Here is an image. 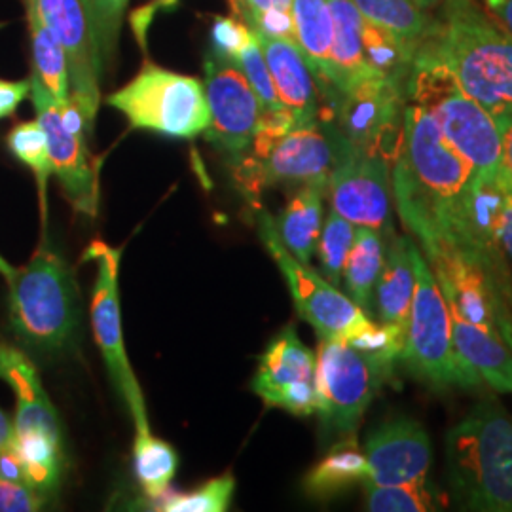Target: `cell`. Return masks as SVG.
Masks as SVG:
<instances>
[{
    "instance_id": "23",
    "label": "cell",
    "mask_w": 512,
    "mask_h": 512,
    "mask_svg": "<svg viewBox=\"0 0 512 512\" xmlns=\"http://www.w3.org/2000/svg\"><path fill=\"white\" fill-rule=\"evenodd\" d=\"M332 8V46H330L329 84L325 95L330 103L348 92L357 82L368 76H380L366 65L363 52L361 25L363 16L355 8L353 0H330Z\"/></svg>"
},
{
    "instance_id": "12",
    "label": "cell",
    "mask_w": 512,
    "mask_h": 512,
    "mask_svg": "<svg viewBox=\"0 0 512 512\" xmlns=\"http://www.w3.org/2000/svg\"><path fill=\"white\" fill-rule=\"evenodd\" d=\"M334 162L327 194L332 209L355 226L393 234L391 224V162L348 143L336 128H330Z\"/></svg>"
},
{
    "instance_id": "17",
    "label": "cell",
    "mask_w": 512,
    "mask_h": 512,
    "mask_svg": "<svg viewBox=\"0 0 512 512\" xmlns=\"http://www.w3.org/2000/svg\"><path fill=\"white\" fill-rule=\"evenodd\" d=\"M31 99L37 110V120L46 131L54 175L63 188L65 198L73 205L76 213L93 219L97 215L99 186L97 173L90 162L88 143L76 139L63 126L57 101L35 73L31 74Z\"/></svg>"
},
{
    "instance_id": "21",
    "label": "cell",
    "mask_w": 512,
    "mask_h": 512,
    "mask_svg": "<svg viewBox=\"0 0 512 512\" xmlns=\"http://www.w3.org/2000/svg\"><path fill=\"white\" fill-rule=\"evenodd\" d=\"M450 319L459 359L475 372L482 384L497 393H512V349L501 332L471 321L456 310H450Z\"/></svg>"
},
{
    "instance_id": "34",
    "label": "cell",
    "mask_w": 512,
    "mask_h": 512,
    "mask_svg": "<svg viewBox=\"0 0 512 512\" xmlns=\"http://www.w3.org/2000/svg\"><path fill=\"white\" fill-rule=\"evenodd\" d=\"M366 509L372 512H429L444 505L439 488L427 478L393 486H365Z\"/></svg>"
},
{
    "instance_id": "44",
    "label": "cell",
    "mask_w": 512,
    "mask_h": 512,
    "mask_svg": "<svg viewBox=\"0 0 512 512\" xmlns=\"http://www.w3.org/2000/svg\"><path fill=\"white\" fill-rule=\"evenodd\" d=\"M0 478L25 484V473H23L21 459H19L16 450L12 446H8L0 452Z\"/></svg>"
},
{
    "instance_id": "19",
    "label": "cell",
    "mask_w": 512,
    "mask_h": 512,
    "mask_svg": "<svg viewBox=\"0 0 512 512\" xmlns=\"http://www.w3.org/2000/svg\"><path fill=\"white\" fill-rule=\"evenodd\" d=\"M0 380L16 395V433L40 431L63 440L57 410L40 382L37 366L23 349L0 342Z\"/></svg>"
},
{
    "instance_id": "38",
    "label": "cell",
    "mask_w": 512,
    "mask_h": 512,
    "mask_svg": "<svg viewBox=\"0 0 512 512\" xmlns=\"http://www.w3.org/2000/svg\"><path fill=\"white\" fill-rule=\"evenodd\" d=\"M128 0H90V21L103 63L116 50Z\"/></svg>"
},
{
    "instance_id": "36",
    "label": "cell",
    "mask_w": 512,
    "mask_h": 512,
    "mask_svg": "<svg viewBox=\"0 0 512 512\" xmlns=\"http://www.w3.org/2000/svg\"><path fill=\"white\" fill-rule=\"evenodd\" d=\"M236 492V478L222 475L205 482L190 494H169L152 499L154 511L162 512H224L228 511Z\"/></svg>"
},
{
    "instance_id": "22",
    "label": "cell",
    "mask_w": 512,
    "mask_h": 512,
    "mask_svg": "<svg viewBox=\"0 0 512 512\" xmlns=\"http://www.w3.org/2000/svg\"><path fill=\"white\" fill-rule=\"evenodd\" d=\"M414 241L406 236L391 234L387 238L382 274L378 277L372 311L378 323L401 332L404 336L414 298V264H412Z\"/></svg>"
},
{
    "instance_id": "30",
    "label": "cell",
    "mask_w": 512,
    "mask_h": 512,
    "mask_svg": "<svg viewBox=\"0 0 512 512\" xmlns=\"http://www.w3.org/2000/svg\"><path fill=\"white\" fill-rule=\"evenodd\" d=\"M366 65L380 76L406 82L420 44L399 37L363 18L361 25Z\"/></svg>"
},
{
    "instance_id": "2",
    "label": "cell",
    "mask_w": 512,
    "mask_h": 512,
    "mask_svg": "<svg viewBox=\"0 0 512 512\" xmlns=\"http://www.w3.org/2000/svg\"><path fill=\"white\" fill-rule=\"evenodd\" d=\"M420 48L435 55L495 120L512 116V38L484 18L473 0H450L446 21Z\"/></svg>"
},
{
    "instance_id": "26",
    "label": "cell",
    "mask_w": 512,
    "mask_h": 512,
    "mask_svg": "<svg viewBox=\"0 0 512 512\" xmlns=\"http://www.w3.org/2000/svg\"><path fill=\"white\" fill-rule=\"evenodd\" d=\"M366 478L365 452L359 448L357 437H348L330 446L329 454L306 476L304 490L315 499H330L357 484L365 486Z\"/></svg>"
},
{
    "instance_id": "47",
    "label": "cell",
    "mask_w": 512,
    "mask_h": 512,
    "mask_svg": "<svg viewBox=\"0 0 512 512\" xmlns=\"http://www.w3.org/2000/svg\"><path fill=\"white\" fill-rule=\"evenodd\" d=\"M12 439H14V421L10 420L0 408V452L10 446Z\"/></svg>"
},
{
    "instance_id": "33",
    "label": "cell",
    "mask_w": 512,
    "mask_h": 512,
    "mask_svg": "<svg viewBox=\"0 0 512 512\" xmlns=\"http://www.w3.org/2000/svg\"><path fill=\"white\" fill-rule=\"evenodd\" d=\"M8 148L18 158L21 164L31 167L35 173L40 194V209H42V222H46L48 215V181L54 175V164L48 147L46 131L40 126L38 120L21 122L8 133Z\"/></svg>"
},
{
    "instance_id": "31",
    "label": "cell",
    "mask_w": 512,
    "mask_h": 512,
    "mask_svg": "<svg viewBox=\"0 0 512 512\" xmlns=\"http://www.w3.org/2000/svg\"><path fill=\"white\" fill-rule=\"evenodd\" d=\"M179 456L171 444L156 439L150 429L137 431L133 444V469L148 499H158L169 490L177 475Z\"/></svg>"
},
{
    "instance_id": "37",
    "label": "cell",
    "mask_w": 512,
    "mask_h": 512,
    "mask_svg": "<svg viewBox=\"0 0 512 512\" xmlns=\"http://www.w3.org/2000/svg\"><path fill=\"white\" fill-rule=\"evenodd\" d=\"M238 65L247 76V80L253 86L256 95H258L262 109H285L279 95H277V90H275L274 78H272V73L268 69L266 57L262 54V48H260V42H258L256 35L245 46V50L239 54Z\"/></svg>"
},
{
    "instance_id": "51",
    "label": "cell",
    "mask_w": 512,
    "mask_h": 512,
    "mask_svg": "<svg viewBox=\"0 0 512 512\" xmlns=\"http://www.w3.org/2000/svg\"><path fill=\"white\" fill-rule=\"evenodd\" d=\"M84 2V6H86V10H88V16H90V0H82Z\"/></svg>"
},
{
    "instance_id": "10",
    "label": "cell",
    "mask_w": 512,
    "mask_h": 512,
    "mask_svg": "<svg viewBox=\"0 0 512 512\" xmlns=\"http://www.w3.org/2000/svg\"><path fill=\"white\" fill-rule=\"evenodd\" d=\"M84 258L97 264V279L92 291V327L95 342L101 349L109 370L110 382L118 397L126 403L137 431H148L147 404L139 380L129 363L120 311V258L122 249L97 239L88 247Z\"/></svg>"
},
{
    "instance_id": "6",
    "label": "cell",
    "mask_w": 512,
    "mask_h": 512,
    "mask_svg": "<svg viewBox=\"0 0 512 512\" xmlns=\"http://www.w3.org/2000/svg\"><path fill=\"white\" fill-rule=\"evenodd\" d=\"M412 264L416 285L404 332L401 361L416 380L435 391L478 387L482 380L459 359L446 298L416 243L412 247Z\"/></svg>"
},
{
    "instance_id": "32",
    "label": "cell",
    "mask_w": 512,
    "mask_h": 512,
    "mask_svg": "<svg viewBox=\"0 0 512 512\" xmlns=\"http://www.w3.org/2000/svg\"><path fill=\"white\" fill-rule=\"evenodd\" d=\"M353 4L366 21L420 46L437 27L414 0H353Z\"/></svg>"
},
{
    "instance_id": "1",
    "label": "cell",
    "mask_w": 512,
    "mask_h": 512,
    "mask_svg": "<svg viewBox=\"0 0 512 512\" xmlns=\"http://www.w3.org/2000/svg\"><path fill=\"white\" fill-rule=\"evenodd\" d=\"M475 177V169L448 143L435 118L406 99L403 139L391 167L399 217L420 241L427 262L459 256L480 266L494 281L476 247Z\"/></svg>"
},
{
    "instance_id": "20",
    "label": "cell",
    "mask_w": 512,
    "mask_h": 512,
    "mask_svg": "<svg viewBox=\"0 0 512 512\" xmlns=\"http://www.w3.org/2000/svg\"><path fill=\"white\" fill-rule=\"evenodd\" d=\"M256 38L274 78L277 95L283 107L293 114L296 126L315 122L319 116L317 82L296 42L262 35Z\"/></svg>"
},
{
    "instance_id": "29",
    "label": "cell",
    "mask_w": 512,
    "mask_h": 512,
    "mask_svg": "<svg viewBox=\"0 0 512 512\" xmlns=\"http://www.w3.org/2000/svg\"><path fill=\"white\" fill-rule=\"evenodd\" d=\"M25 2L31 50H33V73L44 84V88L52 93L57 105H65L71 97L69 93V69L67 55L54 33L48 29L44 19L40 18L35 4L31 0Z\"/></svg>"
},
{
    "instance_id": "24",
    "label": "cell",
    "mask_w": 512,
    "mask_h": 512,
    "mask_svg": "<svg viewBox=\"0 0 512 512\" xmlns=\"http://www.w3.org/2000/svg\"><path fill=\"white\" fill-rule=\"evenodd\" d=\"M327 196V186L306 184L298 186L293 198L275 220L277 234L287 247V251L300 260L310 264L317 251L319 236L323 230V200Z\"/></svg>"
},
{
    "instance_id": "45",
    "label": "cell",
    "mask_w": 512,
    "mask_h": 512,
    "mask_svg": "<svg viewBox=\"0 0 512 512\" xmlns=\"http://www.w3.org/2000/svg\"><path fill=\"white\" fill-rule=\"evenodd\" d=\"M501 129V171L512 184V116L497 120Z\"/></svg>"
},
{
    "instance_id": "49",
    "label": "cell",
    "mask_w": 512,
    "mask_h": 512,
    "mask_svg": "<svg viewBox=\"0 0 512 512\" xmlns=\"http://www.w3.org/2000/svg\"><path fill=\"white\" fill-rule=\"evenodd\" d=\"M420 8H433L435 4H439V0H414Z\"/></svg>"
},
{
    "instance_id": "46",
    "label": "cell",
    "mask_w": 512,
    "mask_h": 512,
    "mask_svg": "<svg viewBox=\"0 0 512 512\" xmlns=\"http://www.w3.org/2000/svg\"><path fill=\"white\" fill-rule=\"evenodd\" d=\"M505 33L512 38V0H488Z\"/></svg>"
},
{
    "instance_id": "9",
    "label": "cell",
    "mask_w": 512,
    "mask_h": 512,
    "mask_svg": "<svg viewBox=\"0 0 512 512\" xmlns=\"http://www.w3.org/2000/svg\"><path fill=\"white\" fill-rule=\"evenodd\" d=\"M255 209L258 236L285 277L298 315L313 327L319 340L351 342L376 325L348 294L311 270L310 264L296 260L279 238L274 217L260 205Z\"/></svg>"
},
{
    "instance_id": "48",
    "label": "cell",
    "mask_w": 512,
    "mask_h": 512,
    "mask_svg": "<svg viewBox=\"0 0 512 512\" xmlns=\"http://www.w3.org/2000/svg\"><path fill=\"white\" fill-rule=\"evenodd\" d=\"M16 274H18V270H16L4 256H0V275L6 279V283L12 281V279L16 277Z\"/></svg>"
},
{
    "instance_id": "43",
    "label": "cell",
    "mask_w": 512,
    "mask_h": 512,
    "mask_svg": "<svg viewBox=\"0 0 512 512\" xmlns=\"http://www.w3.org/2000/svg\"><path fill=\"white\" fill-rule=\"evenodd\" d=\"M236 12L241 19L247 23L256 16L270 12V10H285L291 12V4L293 0H232Z\"/></svg>"
},
{
    "instance_id": "50",
    "label": "cell",
    "mask_w": 512,
    "mask_h": 512,
    "mask_svg": "<svg viewBox=\"0 0 512 512\" xmlns=\"http://www.w3.org/2000/svg\"><path fill=\"white\" fill-rule=\"evenodd\" d=\"M162 8H175L179 4V0H156Z\"/></svg>"
},
{
    "instance_id": "25",
    "label": "cell",
    "mask_w": 512,
    "mask_h": 512,
    "mask_svg": "<svg viewBox=\"0 0 512 512\" xmlns=\"http://www.w3.org/2000/svg\"><path fill=\"white\" fill-rule=\"evenodd\" d=\"M294 40L319 88L329 84L330 46H332V8L330 0H293Z\"/></svg>"
},
{
    "instance_id": "14",
    "label": "cell",
    "mask_w": 512,
    "mask_h": 512,
    "mask_svg": "<svg viewBox=\"0 0 512 512\" xmlns=\"http://www.w3.org/2000/svg\"><path fill=\"white\" fill-rule=\"evenodd\" d=\"M203 71L209 107L205 141L236 162L249 152L264 109L238 61L207 50Z\"/></svg>"
},
{
    "instance_id": "40",
    "label": "cell",
    "mask_w": 512,
    "mask_h": 512,
    "mask_svg": "<svg viewBox=\"0 0 512 512\" xmlns=\"http://www.w3.org/2000/svg\"><path fill=\"white\" fill-rule=\"evenodd\" d=\"M46 503V497L35 492L29 484L0 478V512H35Z\"/></svg>"
},
{
    "instance_id": "41",
    "label": "cell",
    "mask_w": 512,
    "mask_h": 512,
    "mask_svg": "<svg viewBox=\"0 0 512 512\" xmlns=\"http://www.w3.org/2000/svg\"><path fill=\"white\" fill-rule=\"evenodd\" d=\"M499 241L503 253L512 262V184L501 171V213H499Z\"/></svg>"
},
{
    "instance_id": "7",
    "label": "cell",
    "mask_w": 512,
    "mask_h": 512,
    "mask_svg": "<svg viewBox=\"0 0 512 512\" xmlns=\"http://www.w3.org/2000/svg\"><path fill=\"white\" fill-rule=\"evenodd\" d=\"M397 359L346 340H319L317 416L330 439L355 437L366 408L393 376Z\"/></svg>"
},
{
    "instance_id": "35",
    "label": "cell",
    "mask_w": 512,
    "mask_h": 512,
    "mask_svg": "<svg viewBox=\"0 0 512 512\" xmlns=\"http://www.w3.org/2000/svg\"><path fill=\"white\" fill-rule=\"evenodd\" d=\"M357 226L348 219L330 209L327 219L323 222V230L317 243V258L321 266V275L334 287L342 285V272L348 260Z\"/></svg>"
},
{
    "instance_id": "11",
    "label": "cell",
    "mask_w": 512,
    "mask_h": 512,
    "mask_svg": "<svg viewBox=\"0 0 512 512\" xmlns=\"http://www.w3.org/2000/svg\"><path fill=\"white\" fill-rule=\"evenodd\" d=\"M332 162L334 143L330 128H323L315 120L294 126L262 158L241 156L236 160V181L249 203L256 207L264 188L327 186Z\"/></svg>"
},
{
    "instance_id": "42",
    "label": "cell",
    "mask_w": 512,
    "mask_h": 512,
    "mask_svg": "<svg viewBox=\"0 0 512 512\" xmlns=\"http://www.w3.org/2000/svg\"><path fill=\"white\" fill-rule=\"evenodd\" d=\"M29 95H31V78L18 80V82L0 78V120L12 116Z\"/></svg>"
},
{
    "instance_id": "18",
    "label": "cell",
    "mask_w": 512,
    "mask_h": 512,
    "mask_svg": "<svg viewBox=\"0 0 512 512\" xmlns=\"http://www.w3.org/2000/svg\"><path fill=\"white\" fill-rule=\"evenodd\" d=\"M366 484L393 486L425 480L431 469V439L420 421L395 418L376 427L365 442Z\"/></svg>"
},
{
    "instance_id": "27",
    "label": "cell",
    "mask_w": 512,
    "mask_h": 512,
    "mask_svg": "<svg viewBox=\"0 0 512 512\" xmlns=\"http://www.w3.org/2000/svg\"><path fill=\"white\" fill-rule=\"evenodd\" d=\"M389 236L372 228L357 226L348 260L344 264V293L366 313L372 311L374 289L384 268L385 247Z\"/></svg>"
},
{
    "instance_id": "4",
    "label": "cell",
    "mask_w": 512,
    "mask_h": 512,
    "mask_svg": "<svg viewBox=\"0 0 512 512\" xmlns=\"http://www.w3.org/2000/svg\"><path fill=\"white\" fill-rule=\"evenodd\" d=\"M8 287V325L21 348L40 357L73 348L82 321L80 294L63 256L42 243Z\"/></svg>"
},
{
    "instance_id": "13",
    "label": "cell",
    "mask_w": 512,
    "mask_h": 512,
    "mask_svg": "<svg viewBox=\"0 0 512 512\" xmlns=\"http://www.w3.org/2000/svg\"><path fill=\"white\" fill-rule=\"evenodd\" d=\"M406 99V82L385 76L363 78L330 103L338 118L336 131L353 147L391 162L403 139Z\"/></svg>"
},
{
    "instance_id": "8",
    "label": "cell",
    "mask_w": 512,
    "mask_h": 512,
    "mask_svg": "<svg viewBox=\"0 0 512 512\" xmlns=\"http://www.w3.org/2000/svg\"><path fill=\"white\" fill-rule=\"evenodd\" d=\"M107 105L122 112L131 128L148 129L175 139H194L209 126L202 82L150 63L124 88L110 93Z\"/></svg>"
},
{
    "instance_id": "28",
    "label": "cell",
    "mask_w": 512,
    "mask_h": 512,
    "mask_svg": "<svg viewBox=\"0 0 512 512\" xmlns=\"http://www.w3.org/2000/svg\"><path fill=\"white\" fill-rule=\"evenodd\" d=\"M10 446L21 459L25 484L50 499L57 492L63 475V440L40 431H14Z\"/></svg>"
},
{
    "instance_id": "5",
    "label": "cell",
    "mask_w": 512,
    "mask_h": 512,
    "mask_svg": "<svg viewBox=\"0 0 512 512\" xmlns=\"http://www.w3.org/2000/svg\"><path fill=\"white\" fill-rule=\"evenodd\" d=\"M406 97L427 110L448 143L475 169L476 177L501 173V129L494 116L461 90L435 55L418 50L406 80Z\"/></svg>"
},
{
    "instance_id": "39",
    "label": "cell",
    "mask_w": 512,
    "mask_h": 512,
    "mask_svg": "<svg viewBox=\"0 0 512 512\" xmlns=\"http://www.w3.org/2000/svg\"><path fill=\"white\" fill-rule=\"evenodd\" d=\"M255 38L253 29L245 23L230 16H217L211 27V50L215 54L238 61L239 54Z\"/></svg>"
},
{
    "instance_id": "16",
    "label": "cell",
    "mask_w": 512,
    "mask_h": 512,
    "mask_svg": "<svg viewBox=\"0 0 512 512\" xmlns=\"http://www.w3.org/2000/svg\"><path fill=\"white\" fill-rule=\"evenodd\" d=\"M251 387L266 406L308 418L317 412V353L294 327L281 330L260 355Z\"/></svg>"
},
{
    "instance_id": "15",
    "label": "cell",
    "mask_w": 512,
    "mask_h": 512,
    "mask_svg": "<svg viewBox=\"0 0 512 512\" xmlns=\"http://www.w3.org/2000/svg\"><path fill=\"white\" fill-rule=\"evenodd\" d=\"M67 55L69 93L90 131L101 101L103 57L82 0H31Z\"/></svg>"
},
{
    "instance_id": "3",
    "label": "cell",
    "mask_w": 512,
    "mask_h": 512,
    "mask_svg": "<svg viewBox=\"0 0 512 512\" xmlns=\"http://www.w3.org/2000/svg\"><path fill=\"white\" fill-rule=\"evenodd\" d=\"M446 471L461 509L512 512V418L484 399L446 435Z\"/></svg>"
}]
</instances>
